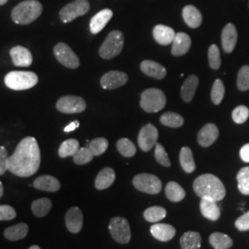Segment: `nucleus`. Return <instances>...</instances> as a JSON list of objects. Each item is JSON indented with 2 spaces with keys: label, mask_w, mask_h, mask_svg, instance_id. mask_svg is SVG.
Returning a JSON list of instances; mask_svg holds the SVG:
<instances>
[{
  "label": "nucleus",
  "mask_w": 249,
  "mask_h": 249,
  "mask_svg": "<svg viewBox=\"0 0 249 249\" xmlns=\"http://www.w3.org/2000/svg\"><path fill=\"white\" fill-rule=\"evenodd\" d=\"M41 164V151L34 137L21 140L9 157L8 170L19 178H29L36 174Z\"/></svg>",
  "instance_id": "obj_1"
},
{
  "label": "nucleus",
  "mask_w": 249,
  "mask_h": 249,
  "mask_svg": "<svg viewBox=\"0 0 249 249\" xmlns=\"http://www.w3.org/2000/svg\"><path fill=\"white\" fill-rule=\"evenodd\" d=\"M194 191L201 198L221 201L226 195V190L220 178L212 174H204L196 178L193 183Z\"/></svg>",
  "instance_id": "obj_2"
},
{
  "label": "nucleus",
  "mask_w": 249,
  "mask_h": 249,
  "mask_svg": "<svg viewBox=\"0 0 249 249\" xmlns=\"http://www.w3.org/2000/svg\"><path fill=\"white\" fill-rule=\"evenodd\" d=\"M43 12V6L37 0H26L17 5L11 12L12 20L19 25L34 22Z\"/></svg>",
  "instance_id": "obj_3"
},
{
  "label": "nucleus",
  "mask_w": 249,
  "mask_h": 249,
  "mask_svg": "<svg viewBox=\"0 0 249 249\" xmlns=\"http://www.w3.org/2000/svg\"><path fill=\"white\" fill-rule=\"evenodd\" d=\"M38 83V76L31 71H11L5 77V84L9 89L24 90L35 87Z\"/></svg>",
  "instance_id": "obj_4"
},
{
  "label": "nucleus",
  "mask_w": 249,
  "mask_h": 249,
  "mask_svg": "<svg viewBox=\"0 0 249 249\" xmlns=\"http://www.w3.org/2000/svg\"><path fill=\"white\" fill-rule=\"evenodd\" d=\"M124 47V36L120 31L111 32L99 49L102 58L110 60L122 52Z\"/></svg>",
  "instance_id": "obj_5"
},
{
  "label": "nucleus",
  "mask_w": 249,
  "mask_h": 249,
  "mask_svg": "<svg viewBox=\"0 0 249 249\" xmlns=\"http://www.w3.org/2000/svg\"><path fill=\"white\" fill-rule=\"evenodd\" d=\"M166 105V97L162 90L155 88L145 89L141 96V107L147 113H157Z\"/></svg>",
  "instance_id": "obj_6"
},
{
  "label": "nucleus",
  "mask_w": 249,
  "mask_h": 249,
  "mask_svg": "<svg viewBox=\"0 0 249 249\" xmlns=\"http://www.w3.org/2000/svg\"><path fill=\"white\" fill-rule=\"evenodd\" d=\"M109 231L113 239L119 244H128L131 239L129 223L122 217H115L110 221Z\"/></svg>",
  "instance_id": "obj_7"
},
{
  "label": "nucleus",
  "mask_w": 249,
  "mask_h": 249,
  "mask_svg": "<svg viewBox=\"0 0 249 249\" xmlns=\"http://www.w3.org/2000/svg\"><path fill=\"white\" fill-rule=\"evenodd\" d=\"M134 187L139 191L155 195L161 190V182L156 176L151 174H139L133 178Z\"/></svg>",
  "instance_id": "obj_8"
},
{
  "label": "nucleus",
  "mask_w": 249,
  "mask_h": 249,
  "mask_svg": "<svg viewBox=\"0 0 249 249\" xmlns=\"http://www.w3.org/2000/svg\"><path fill=\"white\" fill-rule=\"evenodd\" d=\"M89 9L88 0H75L65 6L59 12V18L64 23H69L75 18L85 15Z\"/></svg>",
  "instance_id": "obj_9"
},
{
  "label": "nucleus",
  "mask_w": 249,
  "mask_h": 249,
  "mask_svg": "<svg viewBox=\"0 0 249 249\" xmlns=\"http://www.w3.org/2000/svg\"><path fill=\"white\" fill-rule=\"evenodd\" d=\"M53 54L57 61L68 69L75 70L80 67V59L71 48L64 43H59L53 48Z\"/></svg>",
  "instance_id": "obj_10"
},
{
  "label": "nucleus",
  "mask_w": 249,
  "mask_h": 249,
  "mask_svg": "<svg viewBox=\"0 0 249 249\" xmlns=\"http://www.w3.org/2000/svg\"><path fill=\"white\" fill-rule=\"evenodd\" d=\"M55 107L63 114H79L86 109V102L79 96L68 95L59 99Z\"/></svg>",
  "instance_id": "obj_11"
},
{
  "label": "nucleus",
  "mask_w": 249,
  "mask_h": 249,
  "mask_svg": "<svg viewBox=\"0 0 249 249\" xmlns=\"http://www.w3.org/2000/svg\"><path fill=\"white\" fill-rule=\"evenodd\" d=\"M158 140V130L152 124H148L144 125L141 129L139 137H138V143L140 148L143 151H151V149L155 146Z\"/></svg>",
  "instance_id": "obj_12"
},
{
  "label": "nucleus",
  "mask_w": 249,
  "mask_h": 249,
  "mask_svg": "<svg viewBox=\"0 0 249 249\" xmlns=\"http://www.w3.org/2000/svg\"><path fill=\"white\" fill-rule=\"evenodd\" d=\"M128 80V76L122 71H109L101 79V85L104 89H115L124 85Z\"/></svg>",
  "instance_id": "obj_13"
},
{
  "label": "nucleus",
  "mask_w": 249,
  "mask_h": 249,
  "mask_svg": "<svg viewBox=\"0 0 249 249\" xmlns=\"http://www.w3.org/2000/svg\"><path fill=\"white\" fill-rule=\"evenodd\" d=\"M219 137V129L213 123L205 124L197 134V142L201 147H210L213 144Z\"/></svg>",
  "instance_id": "obj_14"
},
{
  "label": "nucleus",
  "mask_w": 249,
  "mask_h": 249,
  "mask_svg": "<svg viewBox=\"0 0 249 249\" xmlns=\"http://www.w3.org/2000/svg\"><path fill=\"white\" fill-rule=\"evenodd\" d=\"M66 226L68 230L72 233H78L82 229L83 225V214L78 207H72L65 217Z\"/></svg>",
  "instance_id": "obj_15"
},
{
  "label": "nucleus",
  "mask_w": 249,
  "mask_h": 249,
  "mask_svg": "<svg viewBox=\"0 0 249 249\" xmlns=\"http://www.w3.org/2000/svg\"><path fill=\"white\" fill-rule=\"evenodd\" d=\"M10 56L12 59V62L16 67H22L27 68L30 67L33 63V55L32 53L23 46H15L11 48L10 50Z\"/></svg>",
  "instance_id": "obj_16"
},
{
  "label": "nucleus",
  "mask_w": 249,
  "mask_h": 249,
  "mask_svg": "<svg viewBox=\"0 0 249 249\" xmlns=\"http://www.w3.org/2000/svg\"><path fill=\"white\" fill-rule=\"evenodd\" d=\"M238 34L232 23H228L223 28L222 33V46L225 53H231L237 43Z\"/></svg>",
  "instance_id": "obj_17"
},
{
  "label": "nucleus",
  "mask_w": 249,
  "mask_h": 249,
  "mask_svg": "<svg viewBox=\"0 0 249 249\" xmlns=\"http://www.w3.org/2000/svg\"><path fill=\"white\" fill-rule=\"evenodd\" d=\"M112 17L113 11L111 9H105L99 11L89 21L90 33L93 35L99 34L105 27L107 26V23L110 21Z\"/></svg>",
  "instance_id": "obj_18"
},
{
  "label": "nucleus",
  "mask_w": 249,
  "mask_h": 249,
  "mask_svg": "<svg viewBox=\"0 0 249 249\" xmlns=\"http://www.w3.org/2000/svg\"><path fill=\"white\" fill-rule=\"evenodd\" d=\"M177 230L167 223H155L151 226V235L160 242H167L174 238Z\"/></svg>",
  "instance_id": "obj_19"
},
{
  "label": "nucleus",
  "mask_w": 249,
  "mask_h": 249,
  "mask_svg": "<svg viewBox=\"0 0 249 249\" xmlns=\"http://www.w3.org/2000/svg\"><path fill=\"white\" fill-rule=\"evenodd\" d=\"M33 186L38 190L45 192H56L60 189V182L57 178L52 176H41L34 181Z\"/></svg>",
  "instance_id": "obj_20"
},
{
  "label": "nucleus",
  "mask_w": 249,
  "mask_h": 249,
  "mask_svg": "<svg viewBox=\"0 0 249 249\" xmlns=\"http://www.w3.org/2000/svg\"><path fill=\"white\" fill-rule=\"evenodd\" d=\"M191 47V38L185 33H178L173 41L172 53L176 56L184 55Z\"/></svg>",
  "instance_id": "obj_21"
},
{
  "label": "nucleus",
  "mask_w": 249,
  "mask_h": 249,
  "mask_svg": "<svg viewBox=\"0 0 249 249\" xmlns=\"http://www.w3.org/2000/svg\"><path fill=\"white\" fill-rule=\"evenodd\" d=\"M141 70L145 75L156 80H161L166 76L165 68L152 60H144L141 63Z\"/></svg>",
  "instance_id": "obj_22"
},
{
  "label": "nucleus",
  "mask_w": 249,
  "mask_h": 249,
  "mask_svg": "<svg viewBox=\"0 0 249 249\" xmlns=\"http://www.w3.org/2000/svg\"><path fill=\"white\" fill-rule=\"evenodd\" d=\"M176 32L171 27L165 26V25H156L153 29V37L155 41L161 45H168L173 43L175 37H176Z\"/></svg>",
  "instance_id": "obj_23"
},
{
  "label": "nucleus",
  "mask_w": 249,
  "mask_h": 249,
  "mask_svg": "<svg viewBox=\"0 0 249 249\" xmlns=\"http://www.w3.org/2000/svg\"><path fill=\"white\" fill-rule=\"evenodd\" d=\"M199 208L202 215L208 220L217 221L221 217V209L215 200L201 198Z\"/></svg>",
  "instance_id": "obj_24"
},
{
  "label": "nucleus",
  "mask_w": 249,
  "mask_h": 249,
  "mask_svg": "<svg viewBox=\"0 0 249 249\" xmlns=\"http://www.w3.org/2000/svg\"><path fill=\"white\" fill-rule=\"evenodd\" d=\"M183 18L187 26L190 28H197L202 23V15L200 11L195 6L188 5L183 9Z\"/></svg>",
  "instance_id": "obj_25"
},
{
  "label": "nucleus",
  "mask_w": 249,
  "mask_h": 249,
  "mask_svg": "<svg viewBox=\"0 0 249 249\" xmlns=\"http://www.w3.org/2000/svg\"><path fill=\"white\" fill-rule=\"evenodd\" d=\"M198 83L199 80L196 75H190L183 83L181 88V96L186 103L191 102L194 98Z\"/></svg>",
  "instance_id": "obj_26"
},
{
  "label": "nucleus",
  "mask_w": 249,
  "mask_h": 249,
  "mask_svg": "<svg viewBox=\"0 0 249 249\" xmlns=\"http://www.w3.org/2000/svg\"><path fill=\"white\" fill-rule=\"evenodd\" d=\"M116 180V173L115 171L106 167L102 170L95 179V188L98 190H104L109 187H111Z\"/></svg>",
  "instance_id": "obj_27"
},
{
  "label": "nucleus",
  "mask_w": 249,
  "mask_h": 249,
  "mask_svg": "<svg viewBox=\"0 0 249 249\" xmlns=\"http://www.w3.org/2000/svg\"><path fill=\"white\" fill-rule=\"evenodd\" d=\"M29 232V226L26 223H20L8 227L4 231V236L7 240L18 241L25 238Z\"/></svg>",
  "instance_id": "obj_28"
},
{
  "label": "nucleus",
  "mask_w": 249,
  "mask_h": 249,
  "mask_svg": "<svg viewBox=\"0 0 249 249\" xmlns=\"http://www.w3.org/2000/svg\"><path fill=\"white\" fill-rule=\"evenodd\" d=\"M179 160L182 168L187 174H191L196 170V163L193 157V152L189 147H183L181 149Z\"/></svg>",
  "instance_id": "obj_29"
},
{
  "label": "nucleus",
  "mask_w": 249,
  "mask_h": 249,
  "mask_svg": "<svg viewBox=\"0 0 249 249\" xmlns=\"http://www.w3.org/2000/svg\"><path fill=\"white\" fill-rule=\"evenodd\" d=\"M182 249H199L201 247V236L197 231H187L180 238Z\"/></svg>",
  "instance_id": "obj_30"
},
{
  "label": "nucleus",
  "mask_w": 249,
  "mask_h": 249,
  "mask_svg": "<svg viewBox=\"0 0 249 249\" xmlns=\"http://www.w3.org/2000/svg\"><path fill=\"white\" fill-rule=\"evenodd\" d=\"M165 195L173 202H179L186 196V191L177 182L171 181L165 187Z\"/></svg>",
  "instance_id": "obj_31"
},
{
  "label": "nucleus",
  "mask_w": 249,
  "mask_h": 249,
  "mask_svg": "<svg viewBox=\"0 0 249 249\" xmlns=\"http://www.w3.org/2000/svg\"><path fill=\"white\" fill-rule=\"evenodd\" d=\"M210 244L214 249H229L232 247L231 237L223 232H213L210 235Z\"/></svg>",
  "instance_id": "obj_32"
},
{
  "label": "nucleus",
  "mask_w": 249,
  "mask_h": 249,
  "mask_svg": "<svg viewBox=\"0 0 249 249\" xmlns=\"http://www.w3.org/2000/svg\"><path fill=\"white\" fill-rule=\"evenodd\" d=\"M52 209V201L47 197L38 198L32 203V212L36 217L42 218L50 213Z\"/></svg>",
  "instance_id": "obj_33"
},
{
  "label": "nucleus",
  "mask_w": 249,
  "mask_h": 249,
  "mask_svg": "<svg viewBox=\"0 0 249 249\" xmlns=\"http://www.w3.org/2000/svg\"><path fill=\"white\" fill-rule=\"evenodd\" d=\"M144 219L149 223H158L166 217V210L162 207L153 206L148 208L144 213Z\"/></svg>",
  "instance_id": "obj_34"
},
{
  "label": "nucleus",
  "mask_w": 249,
  "mask_h": 249,
  "mask_svg": "<svg viewBox=\"0 0 249 249\" xmlns=\"http://www.w3.org/2000/svg\"><path fill=\"white\" fill-rule=\"evenodd\" d=\"M80 149V142L77 140L70 139L65 141L58 149V155L60 158L74 156V154Z\"/></svg>",
  "instance_id": "obj_35"
},
{
  "label": "nucleus",
  "mask_w": 249,
  "mask_h": 249,
  "mask_svg": "<svg viewBox=\"0 0 249 249\" xmlns=\"http://www.w3.org/2000/svg\"><path fill=\"white\" fill-rule=\"evenodd\" d=\"M160 122L163 125L178 128L184 124V118L174 112H166L160 117Z\"/></svg>",
  "instance_id": "obj_36"
},
{
  "label": "nucleus",
  "mask_w": 249,
  "mask_h": 249,
  "mask_svg": "<svg viewBox=\"0 0 249 249\" xmlns=\"http://www.w3.org/2000/svg\"><path fill=\"white\" fill-rule=\"evenodd\" d=\"M116 148H117L118 151L120 152V154L125 158L133 157L134 155L136 154V151H137L136 146L134 145V143L126 138L120 139L116 142Z\"/></svg>",
  "instance_id": "obj_37"
},
{
  "label": "nucleus",
  "mask_w": 249,
  "mask_h": 249,
  "mask_svg": "<svg viewBox=\"0 0 249 249\" xmlns=\"http://www.w3.org/2000/svg\"><path fill=\"white\" fill-rule=\"evenodd\" d=\"M238 189L243 195H249V166L244 167L238 172L237 176Z\"/></svg>",
  "instance_id": "obj_38"
},
{
  "label": "nucleus",
  "mask_w": 249,
  "mask_h": 249,
  "mask_svg": "<svg viewBox=\"0 0 249 249\" xmlns=\"http://www.w3.org/2000/svg\"><path fill=\"white\" fill-rule=\"evenodd\" d=\"M94 155L89 150V147H83L80 148L78 151L74 154L73 160L78 165H83L86 163H89L93 159Z\"/></svg>",
  "instance_id": "obj_39"
},
{
  "label": "nucleus",
  "mask_w": 249,
  "mask_h": 249,
  "mask_svg": "<svg viewBox=\"0 0 249 249\" xmlns=\"http://www.w3.org/2000/svg\"><path fill=\"white\" fill-rule=\"evenodd\" d=\"M224 93H225V89H224L223 80L220 79L215 80L213 85L212 92H211V98L214 105L218 106L222 103L224 97Z\"/></svg>",
  "instance_id": "obj_40"
},
{
  "label": "nucleus",
  "mask_w": 249,
  "mask_h": 249,
  "mask_svg": "<svg viewBox=\"0 0 249 249\" xmlns=\"http://www.w3.org/2000/svg\"><path fill=\"white\" fill-rule=\"evenodd\" d=\"M208 56H209L210 67L214 71L219 70L221 65H222V60H221L220 49L217 45H212L210 46L209 52H208Z\"/></svg>",
  "instance_id": "obj_41"
},
{
  "label": "nucleus",
  "mask_w": 249,
  "mask_h": 249,
  "mask_svg": "<svg viewBox=\"0 0 249 249\" xmlns=\"http://www.w3.org/2000/svg\"><path fill=\"white\" fill-rule=\"evenodd\" d=\"M108 141L105 138H97L92 140L89 144V150L94 156H100L107 151L108 148Z\"/></svg>",
  "instance_id": "obj_42"
},
{
  "label": "nucleus",
  "mask_w": 249,
  "mask_h": 249,
  "mask_svg": "<svg viewBox=\"0 0 249 249\" xmlns=\"http://www.w3.org/2000/svg\"><path fill=\"white\" fill-rule=\"evenodd\" d=\"M237 88L241 91L249 89V66H244L237 74Z\"/></svg>",
  "instance_id": "obj_43"
},
{
  "label": "nucleus",
  "mask_w": 249,
  "mask_h": 249,
  "mask_svg": "<svg viewBox=\"0 0 249 249\" xmlns=\"http://www.w3.org/2000/svg\"><path fill=\"white\" fill-rule=\"evenodd\" d=\"M154 155H155L156 160L162 166H164V167H170L171 166V161H170L168 154L165 151V149L163 148V146L160 143L157 142L155 144Z\"/></svg>",
  "instance_id": "obj_44"
},
{
  "label": "nucleus",
  "mask_w": 249,
  "mask_h": 249,
  "mask_svg": "<svg viewBox=\"0 0 249 249\" xmlns=\"http://www.w3.org/2000/svg\"><path fill=\"white\" fill-rule=\"evenodd\" d=\"M249 116V109L245 106L235 107L231 113L232 120L237 124L245 123Z\"/></svg>",
  "instance_id": "obj_45"
},
{
  "label": "nucleus",
  "mask_w": 249,
  "mask_h": 249,
  "mask_svg": "<svg viewBox=\"0 0 249 249\" xmlns=\"http://www.w3.org/2000/svg\"><path fill=\"white\" fill-rule=\"evenodd\" d=\"M17 213L9 205H0V221H10L15 219Z\"/></svg>",
  "instance_id": "obj_46"
},
{
  "label": "nucleus",
  "mask_w": 249,
  "mask_h": 249,
  "mask_svg": "<svg viewBox=\"0 0 249 249\" xmlns=\"http://www.w3.org/2000/svg\"><path fill=\"white\" fill-rule=\"evenodd\" d=\"M8 151L4 146H0V176H3L8 170Z\"/></svg>",
  "instance_id": "obj_47"
},
{
  "label": "nucleus",
  "mask_w": 249,
  "mask_h": 249,
  "mask_svg": "<svg viewBox=\"0 0 249 249\" xmlns=\"http://www.w3.org/2000/svg\"><path fill=\"white\" fill-rule=\"evenodd\" d=\"M235 227L241 231H249V212L243 214L235 221Z\"/></svg>",
  "instance_id": "obj_48"
},
{
  "label": "nucleus",
  "mask_w": 249,
  "mask_h": 249,
  "mask_svg": "<svg viewBox=\"0 0 249 249\" xmlns=\"http://www.w3.org/2000/svg\"><path fill=\"white\" fill-rule=\"evenodd\" d=\"M240 157L245 162H249V143L241 148Z\"/></svg>",
  "instance_id": "obj_49"
},
{
  "label": "nucleus",
  "mask_w": 249,
  "mask_h": 249,
  "mask_svg": "<svg viewBox=\"0 0 249 249\" xmlns=\"http://www.w3.org/2000/svg\"><path fill=\"white\" fill-rule=\"evenodd\" d=\"M79 126H80V122L79 121H74V122H71L69 125H67L65 127L64 131L65 132H71V131H74L75 129H77Z\"/></svg>",
  "instance_id": "obj_50"
},
{
  "label": "nucleus",
  "mask_w": 249,
  "mask_h": 249,
  "mask_svg": "<svg viewBox=\"0 0 249 249\" xmlns=\"http://www.w3.org/2000/svg\"><path fill=\"white\" fill-rule=\"evenodd\" d=\"M3 195H4V187H3V185H2V183L0 181V197H2Z\"/></svg>",
  "instance_id": "obj_51"
},
{
  "label": "nucleus",
  "mask_w": 249,
  "mask_h": 249,
  "mask_svg": "<svg viewBox=\"0 0 249 249\" xmlns=\"http://www.w3.org/2000/svg\"><path fill=\"white\" fill-rule=\"evenodd\" d=\"M9 0H0V6H3V5H5L7 2H8Z\"/></svg>",
  "instance_id": "obj_52"
},
{
  "label": "nucleus",
  "mask_w": 249,
  "mask_h": 249,
  "mask_svg": "<svg viewBox=\"0 0 249 249\" xmlns=\"http://www.w3.org/2000/svg\"><path fill=\"white\" fill-rule=\"evenodd\" d=\"M29 249H41V248L39 246H32Z\"/></svg>",
  "instance_id": "obj_53"
},
{
  "label": "nucleus",
  "mask_w": 249,
  "mask_h": 249,
  "mask_svg": "<svg viewBox=\"0 0 249 249\" xmlns=\"http://www.w3.org/2000/svg\"></svg>",
  "instance_id": "obj_54"
}]
</instances>
